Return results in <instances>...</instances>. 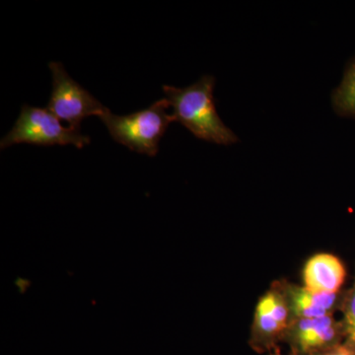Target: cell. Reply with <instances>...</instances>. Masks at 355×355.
<instances>
[{
  "instance_id": "10",
  "label": "cell",
  "mask_w": 355,
  "mask_h": 355,
  "mask_svg": "<svg viewBox=\"0 0 355 355\" xmlns=\"http://www.w3.org/2000/svg\"><path fill=\"white\" fill-rule=\"evenodd\" d=\"M340 312L343 314L340 322H342L343 336H345L343 343L355 349V273L352 286L343 291Z\"/></svg>"
},
{
  "instance_id": "7",
  "label": "cell",
  "mask_w": 355,
  "mask_h": 355,
  "mask_svg": "<svg viewBox=\"0 0 355 355\" xmlns=\"http://www.w3.org/2000/svg\"><path fill=\"white\" fill-rule=\"evenodd\" d=\"M279 280L293 319L328 316L340 310L343 291L324 293L311 291L286 279Z\"/></svg>"
},
{
  "instance_id": "8",
  "label": "cell",
  "mask_w": 355,
  "mask_h": 355,
  "mask_svg": "<svg viewBox=\"0 0 355 355\" xmlns=\"http://www.w3.org/2000/svg\"><path fill=\"white\" fill-rule=\"evenodd\" d=\"M347 277L345 263L333 254L320 253L311 257L303 268V286L324 293L343 291Z\"/></svg>"
},
{
  "instance_id": "3",
  "label": "cell",
  "mask_w": 355,
  "mask_h": 355,
  "mask_svg": "<svg viewBox=\"0 0 355 355\" xmlns=\"http://www.w3.org/2000/svg\"><path fill=\"white\" fill-rule=\"evenodd\" d=\"M17 144L53 146L73 144L83 148L90 144V137L81 135L80 130L64 128L53 113L46 109L22 107L15 125L0 142L1 149Z\"/></svg>"
},
{
  "instance_id": "5",
  "label": "cell",
  "mask_w": 355,
  "mask_h": 355,
  "mask_svg": "<svg viewBox=\"0 0 355 355\" xmlns=\"http://www.w3.org/2000/svg\"><path fill=\"white\" fill-rule=\"evenodd\" d=\"M49 67L53 76V91L46 106L48 111L58 119L69 121V127L76 130H80L83 119L99 116L105 111L106 107L74 81L60 62H50Z\"/></svg>"
},
{
  "instance_id": "6",
  "label": "cell",
  "mask_w": 355,
  "mask_h": 355,
  "mask_svg": "<svg viewBox=\"0 0 355 355\" xmlns=\"http://www.w3.org/2000/svg\"><path fill=\"white\" fill-rule=\"evenodd\" d=\"M340 320L334 315L306 319H293L286 336V343L293 355H314L343 343Z\"/></svg>"
},
{
  "instance_id": "9",
  "label": "cell",
  "mask_w": 355,
  "mask_h": 355,
  "mask_svg": "<svg viewBox=\"0 0 355 355\" xmlns=\"http://www.w3.org/2000/svg\"><path fill=\"white\" fill-rule=\"evenodd\" d=\"M331 103L336 114L355 119V57L345 67L342 83L331 94Z\"/></svg>"
},
{
  "instance_id": "12",
  "label": "cell",
  "mask_w": 355,
  "mask_h": 355,
  "mask_svg": "<svg viewBox=\"0 0 355 355\" xmlns=\"http://www.w3.org/2000/svg\"><path fill=\"white\" fill-rule=\"evenodd\" d=\"M266 355H284V354H282V352H280V349H277L273 350V352H270V354H268ZM289 355H293V354H291Z\"/></svg>"
},
{
  "instance_id": "4",
  "label": "cell",
  "mask_w": 355,
  "mask_h": 355,
  "mask_svg": "<svg viewBox=\"0 0 355 355\" xmlns=\"http://www.w3.org/2000/svg\"><path fill=\"white\" fill-rule=\"evenodd\" d=\"M292 318L280 280H275L259 298L250 330L249 345L257 354L279 349Z\"/></svg>"
},
{
  "instance_id": "1",
  "label": "cell",
  "mask_w": 355,
  "mask_h": 355,
  "mask_svg": "<svg viewBox=\"0 0 355 355\" xmlns=\"http://www.w3.org/2000/svg\"><path fill=\"white\" fill-rule=\"evenodd\" d=\"M216 79L202 76L198 83L186 88L163 86L166 99L170 102L176 121L188 128L198 139L229 146L238 140L217 114L214 98Z\"/></svg>"
},
{
  "instance_id": "11",
  "label": "cell",
  "mask_w": 355,
  "mask_h": 355,
  "mask_svg": "<svg viewBox=\"0 0 355 355\" xmlns=\"http://www.w3.org/2000/svg\"><path fill=\"white\" fill-rule=\"evenodd\" d=\"M314 355H355V349L347 343H342L336 345V347L324 350V352H318Z\"/></svg>"
},
{
  "instance_id": "2",
  "label": "cell",
  "mask_w": 355,
  "mask_h": 355,
  "mask_svg": "<svg viewBox=\"0 0 355 355\" xmlns=\"http://www.w3.org/2000/svg\"><path fill=\"white\" fill-rule=\"evenodd\" d=\"M170 106L171 104L165 98L154 103L148 109L128 116L112 114L106 108L99 118L116 142L137 153L155 156L159 141L170 123L176 121L173 114L167 113Z\"/></svg>"
}]
</instances>
